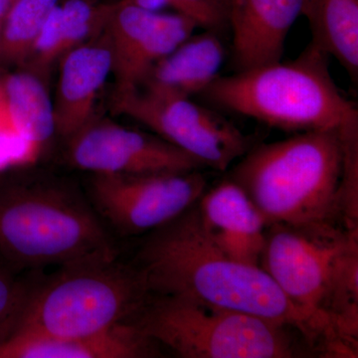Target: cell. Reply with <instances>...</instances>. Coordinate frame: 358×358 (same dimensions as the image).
<instances>
[{
  "instance_id": "cell-7",
  "label": "cell",
  "mask_w": 358,
  "mask_h": 358,
  "mask_svg": "<svg viewBox=\"0 0 358 358\" xmlns=\"http://www.w3.org/2000/svg\"><path fill=\"white\" fill-rule=\"evenodd\" d=\"M355 229L338 222L268 226L260 267L281 289L307 326L310 341L322 338L331 353L334 341L324 305L339 257Z\"/></svg>"
},
{
  "instance_id": "cell-8",
  "label": "cell",
  "mask_w": 358,
  "mask_h": 358,
  "mask_svg": "<svg viewBox=\"0 0 358 358\" xmlns=\"http://www.w3.org/2000/svg\"><path fill=\"white\" fill-rule=\"evenodd\" d=\"M112 106L117 114L145 124L203 167L215 171H225L253 143L252 136L215 110L162 90L115 89Z\"/></svg>"
},
{
  "instance_id": "cell-12",
  "label": "cell",
  "mask_w": 358,
  "mask_h": 358,
  "mask_svg": "<svg viewBox=\"0 0 358 358\" xmlns=\"http://www.w3.org/2000/svg\"><path fill=\"white\" fill-rule=\"evenodd\" d=\"M308 0H227L235 72L282 60L287 37Z\"/></svg>"
},
{
  "instance_id": "cell-17",
  "label": "cell",
  "mask_w": 358,
  "mask_h": 358,
  "mask_svg": "<svg viewBox=\"0 0 358 358\" xmlns=\"http://www.w3.org/2000/svg\"><path fill=\"white\" fill-rule=\"evenodd\" d=\"M2 95L18 136L39 154L56 131L53 103L41 78L32 72L0 77Z\"/></svg>"
},
{
  "instance_id": "cell-15",
  "label": "cell",
  "mask_w": 358,
  "mask_h": 358,
  "mask_svg": "<svg viewBox=\"0 0 358 358\" xmlns=\"http://www.w3.org/2000/svg\"><path fill=\"white\" fill-rule=\"evenodd\" d=\"M152 338L133 322L89 338L13 334L0 341V358H145L159 355Z\"/></svg>"
},
{
  "instance_id": "cell-18",
  "label": "cell",
  "mask_w": 358,
  "mask_h": 358,
  "mask_svg": "<svg viewBox=\"0 0 358 358\" xmlns=\"http://www.w3.org/2000/svg\"><path fill=\"white\" fill-rule=\"evenodd\" d=\"M338 357H357L358 231L339 257L324 305Z\"/></svg>"
},
{
  "instance_id": "cell-14",
  "label": "cell",
  "mask_w": 358,
  "mask_h": 358,
  "mask_svg": "<svg viewBox=\"0 0 358 358\" xmlns=\"http://www.w3.org/2000/svg\"><path fill=\"white\" fill-rule=\"evenodd\" d=\"M109 40L102 35L61 58L60 79L53 103L56 131L72 138L94 117L99 92L112 73Z\"/></svg>"
},
{
  "instance_id": "cell-16",
  "label": "cell",
  "mask_w": 358,
  "mask_h": 358,
  "mask_svg": "<svg viewBox=\"0 0 358 358\" xmlns=\"http://www.w3.org/2000/svg\"><path fill=\"white\" fill-rule=\"evenodd\" d=\"M219 34L213 30L193 33L155 65L141 86L188 98L201 95L220 76L225 60V47Z\"/></svg>"
},
{
  "instance_id": "cell-9",
  "label": "cell",
  "mask_w": 358,
  "mask_h": 358,
  "mask_svg": "<svg viewBox=\"0 0 358 358\" xmlns=\"http://www.w3.org/2000/svg\"><path fill=\"white\" fill-rule=\"evenodd\" d=\"M199 171L187 173L95 174L96 210L126 235L152 232L189 209L206 190Z\"/></svg>"
},
{
  "instance_id": "cell-24",
  "label": "cell",
  "mask_w": 358,
  "mask_h": 358,
  "mask_svg": "<svg viewBox=\"0 0 358 358\" xmlns=\"http://www.w3.org/2000/svg\"><path fill=\"white\" fill-rule=\"evenodd\" d=\"M63 40L62 11L60 3H58L52 9L42 26L26 60L25 63L30 66L32 73L40 77L55 61L62 58Z\"/></svg>"
},
{
  "instance_id": "cell-3",
  "label": "cell",
  "mask_w": 358,
  "mask_h": 358,
  "mask_svg": "<svg viewBox=\"0 0 358 358\" xmlns=\"http://www.w3.org/2000/svg\"><path fill=\"white\" fill-rule=\"evenodd\" d=\"M329 58L310 42L294 60L219 76L201 95L221 109L282 131H341L358 122V110L331 77Z\"/></svg>"
},
{
  "instance_id": "cell-5",
  "label": "cell",
  "mask_w": 358,
  "mask_h": 358,
  "mask_svg": "<svg viewBox=\"0 0 358 358\" xmlns=\"http://www.w3.org/2000/svg\"><path fill=\"white\" fill-rule=\"evenodd\" d=\"M148 294L138 270L115 261L63 267L58 275L29 291L13 334L96 336L131 322Z\"/></svg>"
},
{
  "instance_id": "cell-11",
  "label": "cell",
  "mask_w": 358,
  "mask_h": 358,
  "mask_svg": "<svg viewBox=\"0 0 358 358\" xmlns=\"http://www.w3.org/2000/svg\"><path fill=\"white\" fill-rule=\"evenodd\" d=\"M199 28L181 14L115 2L105 33L112 52L115 90L138 88L150 71Z\"/></svg>"
},
{
  "instance_id": "cell-19",
  "label": "cell",
  "mask_w": 358,
  "mask_h": 358,
  "mask_svg": "<svg viewBox=\"0 0 358 358\" xmlns=\"http://www.w3.org/2000/svg\"><path fill=\"white\" fill-rule=\"evenodd\" d=\"M312 43L338 61L352 81L358 77V0H308L305 15Z\"/></svg>"
},
{
  "instance_id": "cell-2",
  "label": "cell",
  "mask_w": 358,
  "mask_h": 358,
  "mask_svg": "<svg viewBox=\"0 0 358 358\" xmlns=\"http://www.w3.org/2000/svg\"><path fill=\"white\" fill-rule=\"evenodd\" d=\"M341 171L339 131H310L250 148L230 178L246 192L268 227L338 222Z\"/></svg>"
},
{
  "instance_id": "cell-4",
  "label": "cell",
  "mask_w": 358,
  "mask_h": 358,
  "mask_svg": "<svg viewBox=\"0 0 358 358\" xmlns=\"http://www.w3.org/2000/svg\"><path fill=\"white\" fill-rule=\"evenodd\" d=\"M0 255L21 267L112 262L117 250L80 197L50 185L0 192Z\"/></svg>"
},
{
  "instance_id": "cell-22",
  "label": "cell",
  "mask_w": 358,
  "mask_h": 358,
  "mask_svg": "<svg viewBox=\"0 0 358 358\" xmlns=\"http://www.w3.org/2000/svg\"><path fill=\"white\" fill-rule=\"evenodd\" d=\"M343 171L339 186L341 219L348 229L358 228V122L339 131Z\"/></svg>"
},
{
  "instance_id": "cell-26",
  "label": "cell",
  "mask_w": 358,
  "mask_h": 358,
  "mask_svg": "<svg viewBox=\"0 0 358 358\" xmlns=\"http://www.w3.org/2000/svg\"><path fill=\"white\" fill-rule=\"evenodd\" d=\"M11 3H13V0H0V36H1L2 27H3L4 21H6Z\"/></svg>"
},
{
  "instance_id": "cell-10",
  "label": "cell",
  "mask_w": 358,
  "mask_h": 358,
  "mask_svg": "<svg viewBox=\"0 0 358 358\" xmlns=\"http://www.w3.org/2000/svg\"><path fill=\"white\" fill-rule=\"evenodd\" d=\"M75 166L95 174L187 173L203 166L157 134L95 117L70 138Z\"/></svg>"
},
{
  "instance_id": "cell-13",
  "label": "cell",
  "mask_w": 358,
  "mask_h": 358,
  "mask_svg": "<svg viewBox=\"0 0 358 358\" xmlns=\"http://www.w3.org/2000/svg\"><path fill=\"white\" fill-rule=\"evenodd\" d=\"M197 213L206 236L235 260L260 266L268 225L246 192L228 178L201 195Z\"/></svg>"
},
{
  "instance_id": "cell-21",
  "label": "cell",
  "mask_w": 358,
  "mask_h": 358,
  "mask_svg": "<svg viewBox=\"0 0 358 358\" xmlns=\"http://www.w3.org/2000/svg\"><path fill=\"white\" fill-rule=\"evenodd\" d=\"M114 3H96L94 0H65L60 4L64 33L63 56L103 34Z\"/></svg>"
},
{
  "instance_id": "cell-20",
  "label": "cell",
  "mask_w": 358,
  "mask_h": 358,
  "mask_svg": "<svg viewBox=\"0 0 358 358\" xmlns=\"http://www.w3.org/2000/svg\"><path fill=\"white\" fill-rule=\"evenodd\" d=\"M59 0H13L0 36V60L25 64L35 39Z\"/></svg>"
},
{
  "instance_id": "cell-28",
  "label": "cell",
  "mask_w": 358,
  "mask_h": 358,
  "mask_svg": "<svg viewBox=\"0 0 358 358\" xmlns=\"http://www.w3.org/2000/svg\"></svg>"
},
{
  "instance_id": "cell-25",
  "label": "cell",
  "mask_w": 358,
  "mask_h": 358,
  "mask_svg": "<svg viewBox=\"0 0 358 358\" xmlns=\"http://www.w3.org/2000/svg\"><path fill=\"white\" fill-rule=\"evenodd\" d=\"M29 291L0 270V341L13 333Z\"/></svg>"
},
{
  "instance_id": "cell-1",
  "label": "cell",
  "mask_w": 358,
  "mask_h": 358,
  "mask_svg": "<svg viewBox=\"0 0 358 358\" xmlns=\"http://www.w3.org/2000/svg\"><path fill=\"white\" fill-rule=\"evenodd\" d=\"M196 203L152 231L141 246L134 268L148 293L257 315L296 327L310 341L303 317L272 278L260 266L228 256L206 236Z\"/></svg>"
},
{
  "instance_id": "cell-27",
  "label": "cell",
  "mask_w": 358,
  "mask_h": 358,
  "mask_svg": "<svg viewBox=\"0 0 358 358\" xmlns=\"http://www.w3.org/2000/svg\"><path fill=\"white\" fill-rule=\"evenodd\" d=\"M224 2H225L226 6H227V0H223Z\"/></svg>"
},
{
  "instance_id": "cell-23",
  "label": "cell",
  "mask_w": 358,
  "mask_h": 358,
  "mask_svg": "<svg viewBox=\"0 0 358 358\" xmlns=\"http://www.w3.org/2000/svg\"><path fill=\"white\" fill-rule=\"evenodd\" d=\"M150 11L173 9L203 30L222 32L228 26L227 6L223 0H124Z\"/></svg>"
},
{
  "instance_id": "cell-6",
  "label": "cell",
  "mask_w": 358,
  "mask_h": 358,
  "mask_svg": "<svg viewBox=\"0 0 358 358\" xmlns=\"http://www.w3.org/2000/svg\"><path fill=\"white\" fill-rule=\"evenodd\" d=\"M134 322L148 338L185 358H286L296 355L286 326L228 308L159 296Z\"/></svg>"
}]
</instances>
